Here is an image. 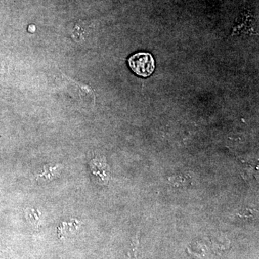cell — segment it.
<instances>
[{
  "mask_svg": "<svg viewBox=\"0 0 259 259\" xmlns=\"http://www.w3.org/2000/svg\"><path fill=\"white\" fill-rule=\"evenodd\" d=\"M40 216H41V212L37 209L28 208L25 210V217H26L27 221L35 229L40 226Z\"/></svg>",
  "mask_w": 259,
  "mask_h": 259,
  "instance_id": "cell-3",
  "label": "cell"
},
{
  "mask_svg": "<svg viewBox=\"0 0 259 259\" xmlns=\"http://www.w3.org/2000/svg\"><path fill=\"white\" fill-rule=\"evenodd\" d=\"M130 68L138 76L148 77L155 69V61L149 53L140 52L131 56L128 59Z\"/></svg>",
  "mask_w": 259,
  "mask_h": 259,
  "instance_id": "cell-1",
  "label": "cell"
},
{
  "mask_svg": "<svg viewBox=\"0 0 259 259\" xmlns=\"http://www.w3.org/2000/svg\"><path fill=\"white\" fill-rule=\"evenodd\" d=\"M59 165H56L55 166H44V169L40 172V174L36 176L37 180L46 181L51 180L54 177L56 172L59 168Z\"/></svg>",
  "mask_w": 259,
  "mask_h": 259,
  "instance_id": "cell-4",
  "label": "cell"
},
{
  "mask_svg": "<svg viewBox=\"0 0 259 259\" xmlns=\"http://www.w3.org/2000/svg\"><path fill=\"white\" fill-rule=\"evenodd\" d=\"M90 168L94 176L102 185H107L110 180V171L105 159L96 158L90 163Z\"/></svg>",
  "mask_w": 259,
  "mask_h": 259,
  "instance_id": "cell-2",
  "label": "cell"
}]
</instances>
